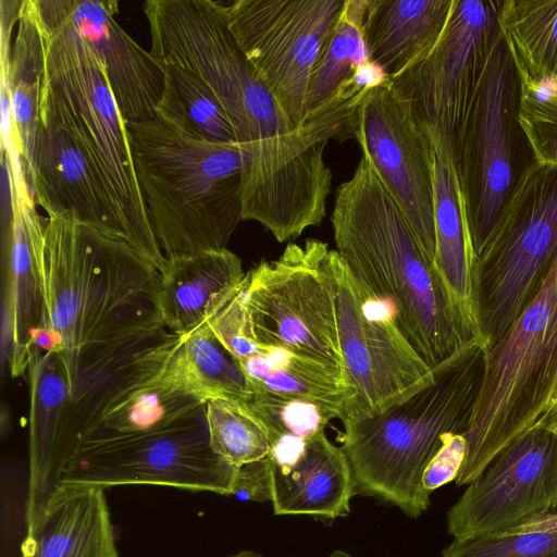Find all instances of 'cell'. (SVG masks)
Wrapping results in <instances>:
<instances>
[{"mask_svg": "<svg viewBox=\"0 0 557 557\" xmlns=\"http://www.w3.org/2000/svg\"><path fill=\"white\" fill-rule=\"evenodd\" d=\"M434 220L435 267L453 296L478 324L473 306L475 258L462 199L451 160L436 153Z\"/></svg>", "mask_w": 557, "mask_h": 557, "instance_id": "obj_26", "label": "cell"}, {"mask_svg": "<svg viewBox=\"0 0 557 557\" xmlns=\"http://www.w3.org/2000/svg\"><path fill=\"white\" fill-rule=\"evenodd\" d=\"M345 0H235L228 27L281 109L305 121L310 75Z\"/></svg>", "mask_w": 557, "mask_h": 557, "instance_id": "obj_15", "label": "cell"}, {"mask_svg": "<svg viewBox=\"0 0 557 557\" xmlns=\"http://www.w3.org/2000/svg\"><path fill=\"white\" fill-rule=\"evenodd\" d=\"M370 0H345L312 69L305 121L324 111L368 60L363 21ZM304 121V122H305Z\"/></svg>", "mask_w": 557, "mask_h": 557, "instance_id": "obj_31", "label": "cell"}, {"mask_svg": "<svg viewBox=\"0 0 557 557\" xmlns=\"http://www.w3.org/2000/svg\"><path fill=\"white\" fill-rule=\"evenodd\" d=\"M236 472L210 445L205 405L163 429L83 442L67 460L60 487L159 485L233 496Z\"/></svg>", "mask_w": 557, "mask_h": 557, "instance_id": "obj_10", "label": "cell"}, {"mask_svg": "<svg viewBox=\"0 0 557 557\" xmlns=\"http://www.w3.org/2000/svg\"><path fill=\"white\" fill-rule=\"evenodd\" d=\"M557 418V256L537 295L508 331L486 346L466 455L455 480L472 482L506 445Z\"/></svg>", "mask_w": 557, "mask_h": 557, "instance_id": "obj_7", "label": "cell"}, {"mask_svg": "<svg viewBox=\"0 0 557 557\" xmlns=\"http://www.w3.org/2000/svg\"><path fill=\"white\" fill-rule=\"evenodd\" d=\"M21 557H119L104 490L60 487L26 528Z\"/></svg>", "mask_w": 557, "mask_h": 557, "instance_id": "obj_24", "label": "cell"}, {"mask_svg": "<svg viewBox=\"0 0 557 557\" xmlns=\"http://www.w3.org/2000/svg\"><path fill=\"white\" fill-rule=\"evenodd\" d=\"M497 18L523 83L557 79V0L498 1Z\"/></svg>", "mask_w": 557, "mask_h": 557, "instance_id": "obj_30", "label": "cell"}, {"mask_svg": "<svg viewBox=\"0 0 557 557\" xmlns=\"http://www.w3.org/2000/svg\"><path fill=\"white\" fill-rule=\"evenodd\" d=\"M17 34L8 55H2L3 88L9 94L11 122L22 161L30 151L39 121L45 40L32 3L23 0Z\"/></svg>", "mask_w": 557, "mask_h": 557, "instance_id": "obj_29", "label": "cell"}, {"mask_svg": "<svg viewBox=\"0 0 557 557\" xmlns=\"http://www.w3.org/2000/svg\"><path fill=\"white\" fill-rule=\"evenodd\" d=\"M159 273L161 320L177 336L203 324L246 275L227 248L169 257Z\"/></svg>", "mask_w": 557, "mask_h": 557, "instance_id": "obj_23", "label": "cell"}, {"mask_svg": "<svg viewBox=\"0 0 557 557\" xmlns=\"http://www.w3.org/2000/svg\"><path fill=\"white\" fill-rule=\"evenodd\" d=\"M325 268L349 389L342 421L374 417L428 384L433 371L403 336L387 305L354 276L335 249Z\"/></svg>", "mask_w": 557, "mask_h": 557, "instance_id": "obj_11", "label": "cell"}, {"mask_svg": "<svg viewBox=\"0 0 557 557\" xmlns=\"http://www.w3.org/2000/svg\"><path fill=\"white\" fill-rule=\"evenodd\" d=\"M486 344L476 342L433 371L432 380L381 413L343 420L342 448L355 495L418 518L431 505L425 469L448 440L467 433L483 375Z\"/></svg>", "mask_w": 557, "mask_h": 557, "instance_id": "obj_5", "label": "cell"}, {"mask_svg": "<svg viewBox=\"0 0 557 557\" xmlns=\"http://www.w3.org/2000/svg\"><path fill=\"white\" fill-rule=\"evenodd\" d=\"M236 363L247 379L249 393L268 391L305 399L343 419L349 389L344 375L333 368L270 346H261L256 355Z\"/></svg>", "mask_w": 557, "mask_h": 557, "instance_id": "obj_27", "label": "cell"}, {"mask_svg": "<svg viewBox=\"0 0 557 557\" xmlns=\"http://www.w3.org/2000/svg\"><path fill=\"white\" fill-rule=\"evenodd\" d=\"M10 193L8 260V359L12 376L28 371L36 342L48 326L44 268V219L36 209L24 168L3 160Z\"/></svg>", "mask_w": 557, "mask_h": 557, "instance_id": "obj_18", "label": "cell"}, {"mask_svg": "<svg viewBox=\"0 0 557 557\" xmlns=\"http://www.w3.org/2000/svg\"><path fill=\"white\" fill-rule=\"evenodd\" d=\"M244 403L264 425L271 444L284 437L308 441L323 433L331 420L341 419L318 404L268 391H252Z\"/></svg>", "mask_w": 557, "mask_h": 557, "instance_id": "obj_34", "label": "cell"}, {"mask_svg": "<svg viewBox=\"0 0 557 557\" xmlns=\"http://www.w3.org/2000/svg\"><path fill=\"white\" fill-rule=\"evenodd\" d=\"M22 162L34 201L47 216L69 218L126 240L111 197L64 128L39 119Z\"/></svg>", "mask_w": 557, "mask_h": 557, "instance_id": "obj_19", "label": "cell"}, {"mask_svg": "<svg viewBox=\"0 0 557 557\" xmlns=\"http://www.w3.org/2000/svg\"><path fill=\"white\" fill-rule=\"evenodd\" d=\"M224 557H265V556H263L262 554L257 553L255 550H251V549H242V550H238L234 554H231V555H227ZM326 557H354V556L343 549H336V550H333L332 553H330Z\"/></svg>", "mask_w": 557, "mask_h": 557, "instance_id": "obj_40", "label": "cell"}, {"mask_svg": "<svg viewBox=\"0 0 557 557\" xmlns=\"http://www.w3.org/2000/svg\"><path fill=\"white\" fill-rule=\"evenodd\" d=\"M45 40L39 119L64 128L112 199L126 242L160 272L154 237L137 180L126 122L92 50L64 0H32Z\"/></svg>", "mask_w": 557, "mask_h": 557, "instance_id": "obj_4", "label": "cell"}, {"mask_svg": "<svg viewBox=\"0 0 557 557\" xmlns=\"http://www.w3.org/2000/svg\"><path fill=\"white\" fill-rule=\"evenodd\" d=\"M64 5L97 58L125 122L153 119L164 87L163 69L115 21L119 2L64 0Z\"/></svg>", "mask_w": 557, "mask_h": 557, "instance_id": "obj_20", "label": "cell"}, {"mask_svg": "<svg viewBox=\"0 0 557 557\" xmlns=\"http://www.w3.org/2000/svg\"><path fill=\"white\" fill-rule=\"evenodd\" d=\"M557 510V418L502 448L447 512L454 540L500 535Z\"/></svg>", "mask_w": 557, "mask_h": 557, "instance_id": "obj_16", "label": "cell"}, {"mask_svg": "<svg viewBox=\"0 0 557 557\" xmlns=\"http://www.w3.org/2000/svg\"><path fill=\"white\" fill-rule=\"evenodd\" d=\"M144 13L152 57L195 72L230 117L245 156L243 220L278 243L320 225L332 186L324 150L331 139H348L354 102L334 103L296 127L237 44L222 2L148 0Z\"/></svg>", "mask_w": 557, "mask_h": 557, "instance_id": "obj_1", "label": "cell"}, {"mask_svg": "<svg viewBox=\"0 0 557 557\" xmlns=\"http://www.w3.org/2000/svg\"><path fill=\"white\" fill-rule=\"evenodd\" d=\"M329 244L290 243L246 273L242 293L259 345L284 348L344 375L336 311L325 262Z\"/></svg>", "mask_w": 557, "mask_h": 557, "instance_id": "obj_12", "label": "cell"}, {"mask_svg": "<svg viewBox=\"0 0 557 557\" xmlns=\"http://www.w3.org/2000/svg\"><path fill=\"white\" fill-rule=\"evenodd\" d=\"M519 121L539 164L557 168V79L523 83Z\"/></svg>", "mask_w": 557, "mask_h": 557, "instance_id": "obj_35", "label": "cell"}, {"mask_svg": "<svg viewBox=\"0 0 557 557\" xmlns=\"http://www.w3.org/2000/svg\"><path fill=\"white\" fill-rule=\"evenodd\" d=\"M465 455L463 435H456L448 440L425 469L422 480L424 490L432 494L435 490L455 481L462 467Z\"/></svg>", "mask_w": 557, "mask_h": 557, "instance_id": "obj_37", "label": "cell"}, {"mask_svg": "<svg viewBox=\"0 0 557 557\" xmlns=\"http://www.w3.org/2000/svg\"><path fill=\"white\" fill-rule=\"evenodd\" d=\"M27 372L30 401L26 528L46 511L60 488L64 468L62 435L72 400L63 364L55 352L37 350Z\"/></svg>", "mask_w": 557, "mask_h": 557, "instance_id": "obj_21", "label": "cell"}, {"mask_svg": "<svg viewBox=\"0 0 557 557\" xmlns=\"http://www.w3.org/2000/svg\"><path fill=\"white\" fill-rule=\"evenodd\" d=\"M454 0H370L363 40L368 60L392 78L432 47L448 22Z\"/></svg>", "mask_w": 557, "mask_h": 557, "instance_id": "obj_25", "label": "cell"}, {"mask_svg": "<svg viewBox=\"0 0 557 557\" xmlns=\"http://www.w3.org/2000/svg\"><path fill=\"white\" fill-rule=\"evenodd\" d=\"M206 420L213 451L234 468L269 457L268 432L244 401L210 399L206 403Z\"/></svg>", "mask_w": 557, "mask_h": 557, "instance_id": "obj_33", "label": "cell"}, {"mask_svg": "<svg viewBox=\"0 0 557 557\" xmlns=\"http://www.w3.org/2000/svg\"><path fill=\"white\" fill-rule=\"evenodd\" d=\"M270 481V502L276 516H309L332 522L350 512L355 496L350 466L343 448L324 432L308 440L289 463L271 461Z\"/></svg>", "mask_w": 557, "mask_h": 557, "instance_id": "obj_22", "label": "cell"}, {"mask_svg": "<svg viewBox=\"0 0 557 557\" xmlns=\"http://www.w3.org/2000/svg\"><path fill=\"white\" fill-rule=\"evenodd\" d=\"M271 460L265 459L237 469L233 496L240 500H271Z\"/></svg>", "mask_w": 557, "mask_h": 557, "instance_id": "obj_38", "label": "cell"}, {"mask_svg": "<svg viewBox=\"0 0 557 557\" xmlns=\"http://www.w3.org/2000/svg\"><path fill=\"white\" fill-rule=\"evenodd\" d=\"M522 92L521 74L498 24L451 157L475 262L510 198L539 165L519 121Z\"/></svg>", "mask_w": 557, "mask_h": 557, "instance_id": "obj_8", "label": "cell"}, {"mask_svg": "<svg viewBox=\"0 0 557 557\" xmlns=\"http://www.w3.org/2000/svg\"><path fill=\"white\" fill-rule=\"evenodd\" d=\"M527 532H555L557 533V511L532 518L500 535H510Z\"/></svg>", "mask_w": 557, "mask_h": 557, "instance_id": "obj_39", "label": "cell"}, {"mask_svg": "<svg viewBox=\"0 0 557 557\" xmlns=\"http://www.w3.org/2000/svg\"><path fill=\"white\" fill-rule=\"evenodd\" d=\"M557 256V168L539 164L510 198L475 262L473 306L486 346L541 289Z\"/></svg>", "mask_w": 557, "mask_h": 557, "instance_id": "obj_9", "label": "cell"}, {"mask_svg": "<svg viewBox=\"0 0 557 557\" xmlns=\"http://www.w3.org/2000/svg\"><path fill=\"white\" fill-rule=\"evenodd\" d=\"M442 557H557V533L527 532L454 540Z\"/></svg>", "mask_w": 557, "mask_h": 557, "instance_id": "obj_36", "label": "cell"}, {"mask_svg": "<svg viewBox=\"0 0 557 557\" xmlns=\"http://www.w3.org/2000/svg\"><path fill=\"white\" fill-rule=\"evenodd\" d=\"M162 375L203 403L214 398L245 401L249 395L245 374L206 323L176 338Z\"/></svg>", "mask_w": 557, "mask_h": 557, "instance_id": "obj_28", "label": "cell"}, {"mask_svg": "<svg viewBox=\"0 0 557 557\" xmlns=\"http://www.w3.org/2000/svg\"><path fill=\"white\" fill-rule=\"evenodd\" d=\"M149 221L165 258L224 249L243 220L238 143L190 136L154 116L126 123Z\"/></svg>", "mask_w": 557, "mask_h": 557, "instance_id": "obj_6", "label": "cell"}, {"mask_svg": "<svg viewBox=\"0 0 557 557\" xmlns=\"http://www.w3.org/2000/svg\"><path fill=\"white\" fill-rule=\"evenodd\" d=\"M350 137L373 165L435 267V152L389 78L362 95L352 112Z\"/></svg>", "mask_w": 557, "mask_h": 557, "instance_id": "obj_17", "label": "cell"}, {"mask_svg": "<svg viewBox=\"0 0 557 557\" xmlns=\"http://www.w3.org/2000/svg\"><path fill=\"white\" fill-rule=\"evenodd\" d=\"M164 87L156 116L196 138L218 144L237 143L222 103L195 72L177 64H161Z\"/></svg>", "mask_w": 557, "mask_h": 557, "instance_id": "obj_32", "label": "cell"}, {"mask_svg": "<svg viewBox=\"0 0 557 557\" xmlns=\"http://www.w3.org/2000/svg\"><path fill=\"white\" fill-rule=\"evenodd\" d=\"M331 223L337 253L387 305L396 326L431 370L470 345L485 343L363 154L336 189Z\"/></svg>", "mask_w": 557, "mask_h": 557, "instance_id": "obj_3", "label": "cell"}, {"mask_svg": "<svg viewBox=\"0 0 557 557\" xmlns=\"http://www.w3.org/2000/svg\"><path fill=\"white\" fill-rule=\"evenodd\" d=\"M44 268L48 326L36 347L59 356L72 400L169 333L160 315V273L126 240L47 216Z\"/></svg>", "mask_w": 557, "mask_h": 557, "instance_id": "obj_2", "label": "cell"}, {"mask_svg": "<svg viewBox=\"0 0 557 557\" xmlns=\"http://www.w3.org/2000/svg\"><path fill=\"white\" fill-rule=\"evenodd\" d=\"M497 10L498 1L454 0L437 41L389 78L434 152L450 160L488 61Z\"/></svg>", "mask_w": 557, "mask_h": 557, "instance_id": "obj_13", "label": "cell"}, {"mask_svg": "<svg viewBox=\"0 0 557 557\" xmlns=\"http://www.w3.org/2000/svg\"><path fill=\"white\" fill-rule=\"evenodd\" d=\"M177 337L169 332L111 367L72 400L61 444L64 467L87 440L163 429L205 407L206 403L174 387L162 375Z\"/></svg>", "mask_w": 557, "mask_h": 557, "instance_id": "obj_14", "label": "cell"}]
</instances>
